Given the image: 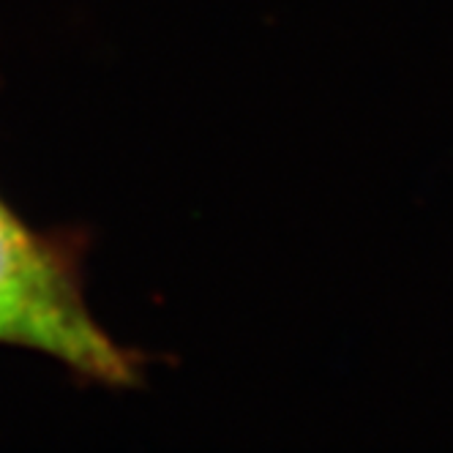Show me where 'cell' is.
<instances>
[{"mask_svg":"<svg viewBox=\"0 0 453 453\" xmlns=\"http://www.w3.org/2000/svg\"><path fill=\"white\" fill-rule=\"evenodd\" d=\"M74 233L34 230L0 197V347L36 352L77 380L134 388L142 355L118 344L82 293V249Z\"/></svg>","mask_w":453,"mask_h":453,"instance_id":"obj_1","label":"cell"}]
</instances>
